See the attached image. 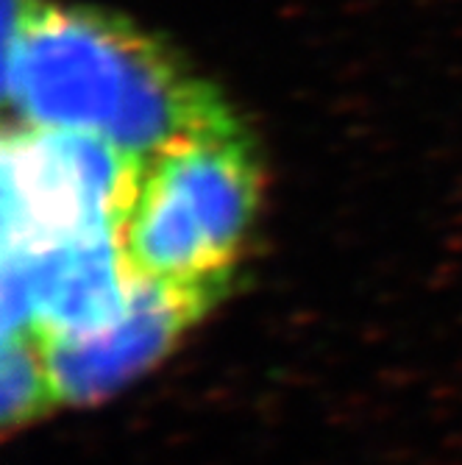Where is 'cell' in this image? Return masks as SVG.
Wrapping results in <instances>:
<instances>
[{
    "mask_svg": "<svg viewBox=\"0 0 462 465\" xmlns=\"http://www.w3.org/2000/svg\"><path fill=\"white\" fill-rule=\"evenodd\" d=\"M4 62L23 123L98 137L137 164L229 120L153 42L90 9L9 0Z\"/></svg>",
    "mask_w": 462,
    "mask_h": 465,
    "instance_id": "cell-1",
    "label": "cell"
},
{
    "mask_svg": "<svg viewBox=\"0 0 462 465\" xmlns=\"http://www.w3.org/2000/svg\"><path fill=\"white\" fill-rule=\"evenodd\" d=\"M260 164L226 120L145 159L120 221L129 268L212 304L260 209Z\"/></svg>",
    "mask_w": 462,
    "mask_h": 465,
    "instance_id": "cell-2",
    "label": "cell"
},
{
    "mask_svg": "<svg viewBox=\"0 0 462 465\" xmlns=\"http://www.w3.org/2000/svg\"><path fill=\"white\" fill-rule=\"evenodd\" d=\"M137 171L98 137L23 123L4 145V253L120 229Z\"/></svg>",
    "mask_w": 462,
    "mask_h": 465,
    "instance_id": "cell-3",
    "label": "cell"
},
{
    "mask_svg": "<svg viewBox=\"0 0 462 465\" xmlns=\"http://www.w3.org/2000/svg\"><path fill=\"white\" fill-rule=\"evenodd\" d=\"M209 310L190 292L134 273L123 312L95 331L39 341L54 399L98 404L151 371Z\"/></svg>",
    "mask_w": 462,
    "mask_h": 465,
    "instance_id": "cell-4",
    "label": "cell"
},
{
    "mask_svg": "<svg viewBox=\"0 0 462 465\" xmlns=\"http://www.w3.org/2000/svg\"><path fill=\"white\" fill-rule=\"evenodd\" d=\"M56 404L51 379L34 337H12L4 351V424L20 427Z\"/></svg>",
    "mask_w": 462,
    "mask_h": 465,
    "instance_id": "cell-5",
    "label": "cell"
}]
</instances>
